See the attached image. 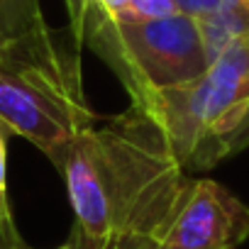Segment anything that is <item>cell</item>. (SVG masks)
Wrapping results in <instances>:
<instances>
[{
	"label": "cell",
	"mask_w": 249,
	"mask_h": 249,
	"mask_svg": "<svg viewBox=\"0 0 249 249\" xmlns=\"http://www.w3.org/2000/svg\"><path fill=\"white\" fill-rule=\"evenodd\" d=\"M59 171L88 249H149L193 183L159 122L137 105L83 130Z\"/></svg>",
	"instance_id": "cell-1"
},
{
	"label": "cell",
	"mask_w": 249,
	"mask_h": 249,
	"mask_svg": "<svg viewBox=\"0 0 249 249\" xmlns=\"http://www.w3.org/2000/svg\"><path fill=\"white\" fill-rule=\"evenodd\" d=\"M78 39L110 66L132 105L198 81L210 61L193 18L174 13L157 20H112L86 13Z\"/></svg>",
	"instance_id": "cell-2"
},
{
	"label": "cell",
	"mask_w": 249,
	"mask_h": 249,
	"mask_svg": "<svg viewBox=\"0 0 249 249\" xmlns=\"http://www.w3.org/2000/svg\"><path fill=\"white\" fill-rule=\"evenodd\" d=\"M142 110L159 122L188 174L220 164L249 110V35L220 52L198 81L154 95Z\"/></svg>",
	"instance_id": "cell-3"
},
{
	"label": "cell",
	"mask_w": 249,
	"mask_h": 249,
	"mask_svg": "<svg viewBox=\"0 0 249 249\" xmlns=\"http://www.w3.org/2000/svg\"><path fill=\"white\" fill-rule=\"evenodd\" d=\"M95 122L83 81L0 66V127L32 142L56 169L76 137Z\"/></svg>",
	"instance_id": "cell-4"
},
{
	"label": "cell",
	"mask_w": 249,
	"mask_h": 249,
	"mask_svg": "<svg viewBox=\"0 0 249 249\" xmlns=\"http://www.w3.org/2000/svg\"><path fill=\"white\" fill-rule=\"evenodd\" d=\"M249 237V205L222 183L193 176L178 213L149 249H237Z\"/></svg>",
	"instance_id": "cell-5"
},
{
	"label": "cell",
	"mask_w": 249,
	"mask_h": 249,
	"mask_svg": "<svg viewBox=\"0 0 249 249\" xmlns=\"http://www.w3.org/2000/svg\"><path fill=\"white\" fill-rule=\"evenodd\" d=\"M0 66L81 81L78 52L49 27L39 0H0Z\"/></svg>",
	"instance_id": "cell-6"
},
{
	"label": "cell",
	"mask_w": 249,
	"mask_h": 249,
	"mask_svg": "<svg viewBox=\"0 0 249 249\" xmlns=\"http://www.w3.org/2000/svg\"><path fill=\"white\" fill-rule=\"evenodd\" d=\"M176 8L196 20L208 61L249 35V0H176Z\"/></svg>",
	"instance_id": "cell-7"
},
{
	"label": "cell",
	"mask_w": 249,
	"mask_h": 249,
	"mask_svg": "<svg viewBox=\"0 0 249 249\" xmlns=\"http://www.w3.org/2000/svg\"><path fill=\"white\" fill-rule=\"evenodd\" d=\"M0 249H30V244L22 239L10 203H8V193H0Z\"/></svg>",
	"instance_id": "cell-8"
},
{
	"label": "cell",
	"mask_w": 249,
	"mask_h": 249,
	"mask_svg": "<svg viewBox=\"0 0 249 249\" xmlns=\"http://www.w3.org/2000/svg\"><path fill=\"white\" fill-rule=\"evenodd\" d=\"M178 13L176 0H130V20H157Z\"/></svg>",
	"instance_id": "cell-9"
},
{
	"label": "cell",
	"mask_w": 249,
	"mask_h": 249,
	"mask_svg": "<svg viewBox=\"0 0 249 249\" xmlns=\"http://www.w3.org/2000/svg\"><path fill=\"white\" fill-rule=\"evenodd\" d=\"M86 13H100L112 20H130V0H83V15Z\"/></svg>",
	"instance_id": "cell-10"
},
{
	"label": "cell",
	"mask_w": 249,
	"mask_h": 249,
	"mask_svg": "<svg viewBox=\"0 0 249 249\" xmlns=\"http://www.w3.org/2000/svg\"><path fill=\"white\" fill-rule=\"evenodd\" d=\"M249 149V110L244 112L242 122L237 124V130L230 135L227 144H225V159L232 157V154H239V152H247Z\"/></svg>",
	"instance_id": "cell-11"
},
{
	"label": "cell",
	"mask_w": 249,
	"mask_h": 249,
	"mask_svg": "<svg viewBox=\"0 0 249 249\" xmlns=\"http://www.w3.org/2000/svg\"><path fill=\"white\" fill-rule=\"evenodd\" d=\"M8 191V132L0 127V193Z\"/></svg>",
	"instance_id": "cell-12"
},
{
	"label": "cell",
	"mask_w": 249,
	"mask_h": 249,
	"mask_svg": "<svg viewBox=\"0 0 249 249\" xmlns=\"http://www.w3.org/2000/svg\"><path fill=\"white\" fill-rule=\"evenodd\" d=\"M66 10H69V18H71L73 39L78 42V30H81V20H83V0H66Z\"/></svg>",
	"instance_id": "cell-13"
},
{
	"label": "cell",
	"mask_w": 249,
	"mask_h": 249,
	"mask_svg": "<svg viewBox=\"0 0 249 249\" xmlns=\"http://www.w3.org/2000/svg\"><path fill=\"white\" fill-rule=\"evenodd\" d=\"M30 249H32V247H30ZM54 249H88V247H86L83 237L78 234V230L73 227V230H71V234L66 237V242H64V244H59V247H54Z\"/></svg>",
	"instance_id": "cell-14"
}]
</instances>
